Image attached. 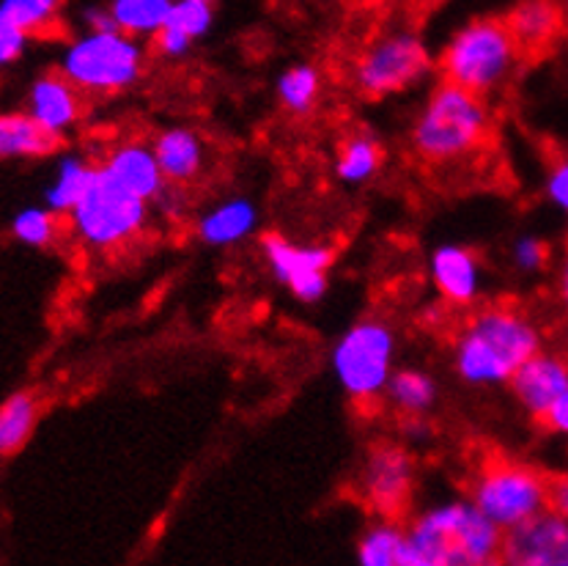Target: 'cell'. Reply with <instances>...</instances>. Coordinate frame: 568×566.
Instances as JSON below:
<instances>
[{"mask_svg":"<svg viewBox=\"0 0 568 566\" xmlns=\"http://www.w3.org/2000/svg\"><path fill=\"white\" fill-rule=\"evenodd\" d=\"M521 44L508 20L478 17L467 22L445 42L439 55V74L456 85L486 97L503 89L519 67Z\"/></svg>","mask_w":568,"mask_h":566,"instance_id":"obj_5","label":"cell"},{"mask_svg":"<svg viewBox=\"0 0 568 566\" xmlns=\"http://www.w3.org/2000/svg\"><path fill=\"white\" fill-rule=\"evenodd\" d=\"M261 212L256 201L245 195H229L220 204L209 206L195 221V236L206 247H236L258 231Z\"/></svg>","mask_w":568,"mask_h":566,"instance_id":"obj_17","label":"cell"},{"mask_svg":"<svg viewBox=\"0 0 568 566\" xmlns=\"http://www.w3.org/2000/svg\"><path fill=\"white\" fill-rule=\"evenodd\" d=\"M61 138L44 130L28 111L0 113V160H42L58 152Z\"/></svg>","mask_w":568,"mask_h":566,"instance_id":"obj_20","label":"cell"},{"mask_svg":"<svg viewBox=\"0 0 568 566\" xmlns=\"http://www.w3.org/2000/svg\"><path fill=\"white\" fill-rule=\"evenodd\" d=\"M385 402L404 418L428 415L439 402V385L428 372L415 366H396L393 377L385 385Z\"/></svg>","mask_w":568,"mask_h":566,"instance_id":"obj_24","label":"cell"},{"mask_svg":"<svg viewBox=\"0 0 568 566\" xmlns=\"http://www.w3.org/2000/svg\"><path fill=\"white\" fill-rule=\"evenodd\" d=\"M547 509H552L555 514H560V517L568 519V473L549 478Z\"/></svg>","mask_w":568,"mask_h":566,"instance_id":"obj_36","label":"cell"},{"mask_svg":"<svg viewBox=\"0 0 568 566\" xmlns=\"http://www.w3.org/2000/svg\"><path fill=\"white\" fill-rule=\"evenodd\" d=\"M61 218L63 215L52 212L48 204L26 206V210H20L11 218V236L20 245L44 251V247H50L61 236Z\"/></svg>","mask_w":568,"mask_h":566,"instance_id":"obj_29","label":"cell"},{"mask_svg":"<svg viewBox=\"0 0 568 566\" xmlns=\"http://www.w3.org/2000/svg\"><path fill=\"white\" fill-rule=\"evenodd\" d=\"M152 212L168 223H184L190 212V193L184 184L165 182V188L152 199Z\"/></svg>","mask_w":568,"mask_h":566,"instance_id":"obj_32","label":"cell"},{"mask_svg":"<svg viewBox=\"0 0 568 566\" xmlns=\"http://www.w3.org/2000/svg\"><path fill=\"white\" fill-rule=\"evenodd\" d=\"M209 3H217V0H209Z\"/></svg>","mask_w":568,"mask_h":566,"instance_id":"obj_41","label":"cell"},{"mask_svg":"<svg viewBox=\"0 0 568 566\" xmlns=\"http://www.w3.org/2000/svg\"><path fill=\"white\" fill-rule=\"evenodd\" d=\"M506 530L469 498L443 501L407 525L402 566H491L503 562Z\"/></svg>","mask_w":568,"mask_h":566,"instance_id":"obj_1","label":"cell"},{"mask_svg":"<svg viewBox=\"0 0 568 566\" xmlns=\"http://www.w3.org/2000/svg\"><path fill=\"white\" fill-rule=\"evenodd\" d=\"M42 404L28 391H17L0 404V459H9L26 448L39 424Z\"/></svg>","mask_w":568,"mask_h":566,"instance_id":"obj_25","label":"cell"},{"mask_svg":"<svg viewBox=\"0 0 568 566\" xmlns=\"http://www.w3.org/2000/svg\"><path fill=\"white\" fill-rule=\"evenodd\" d=\"M382 163H385V149L374 132H349L335 154V179L346 188H363L382 171Z\"/></svg>","mask_w":568,"mask_h":566,"instance_id":"obj_22","label":"cell"},{"mask_svg":"<svg viewBox=\"0 0 568 566\" xmlns=\"http://www.w3.org/2000/svg\"><path fill=\"white\" fill-rule=\"evenodd\" d=\"M97 176V163H91L85 154L67 152L55 160V169L44 188V204L50 206L58 215H69L74 210L80 199L85 195V190L91 188Z\"/></svg>","mask_w":568,"mask_h":566,"instance_id":"obj_23","label":"cell"},{"mask_svg":"<svg viewBox=\"0 0 568 566\" xmlns=\"http://www.w3.org/2000/svg\"><path fill=\"white\" fill-rule=\"evenodd\" d=\"M80 22H83L85 31H113L115 28L110 6H85V9L80 11Z\"/></svg>","mask_w":568,"mask_h":566,"instance_id":"obj_35","label":"cell"},{"mask_svg":"<svg viewBox=\"0 0 568 566\" xmlns=\"http://www.w3.org/2000/svg\"><path fill=\"white\" fill-rule=\"evenodd\" d=\"M541 421L549 432L568 437V391L547 410V415H544Z\"/></svg>","mask_w":568,"mask_h":566,"instance_id":"obj_37","label":"cell"},{"mask_svg":"<svg viewBox=\"0 0 568 566\" xmlns=\"http://www.w3.org/2000/svg\"><path fill=\"white\" fill-rule=\"evenodd\" d=\"M508 388L527 415L544 418L547 410L568 391V355L538 350L508 380Z\"/></svg>","mask_w":568,"mask_h":566,"instance_id":"obj_13","label":"cell"},{"mask_svg":"<svg viewBox=\"0 0 568 566\" xmlns=\"http://www.w3.org/2000/svg\"><path fill=\"white\" fill-rule=\"evenodd\" d=\"M83 91L72 83V80L63 78L61 72H44L28 89L26 111L52 132L55 138H67L69 132L78 130V124L83 121Z\"/></svg>","mask_w":568,"mask_h":566,"instance_id":"obj_14","label":"cell"},{"mask_svg":"<svg viewBox=\"0 0 568 566\" xmlns=\"http://www.w3.org/2000/svg\"><path fill=\"white\" fill-rule=\"evenodd\" d=\"M558 297H560V303L568 309V251L564 256V264H560V270H558Z\"/></svg>","mask_w":568,"mask_h":566,"instance_id":"obj_38","label":"cell"},{"mask_svg":"<svg viewBox=\"0 0 568 566\" xmlns=\"http://www.w3.org/2000/svg\"><path fill=\"white\" fill-rule=\"evenodd\" d=\"M511 262L525 275L541 273L549 264V245L538 234H521L511 245Z\"/></svg>","mask_w":568,"mask_h":566,"instance_id":"obj_31","label":"cell"},{"mask_svg":"<svg viewBox=\"0 0 568 566\" xmlns=\"http://www.w3.org/2000/svg\"><path fill=\"white\" fill-rule=\"evenodd\" d=\"M428 275L439 297L454 305H473L484 292L486 270L478 253L467 245L445 242L428 256Z\"/></svg>","mask_w":568,"mask_h":566,"instance_id":"obj_15","label":"cell"},{"mask_svg":"<svg viewBox=\"0 0 568 566\" xmlns=\"http://www.w3.org/2000/svg\"><path fill=\"white\" fill-rule=\"evenodd\" d=\"M432 72V55L415 31L398 28L376 37L357 58L352 83L365 100H385L415 89Z\"/></svg>","mask_w":568,"mask_h":566,"instance_id":"obj_8","label":"cell"},{"mask_svg":"<svg viewBox=\"0 0 568 566\" xmlns=\"http://www.w3.org/2000/svg\"><path fill=\"white\" fill-rule=\"evenodd\" d=\"M100 169L108 173L113 182H119L121 188L135 193L138 199H146L152 204V199L165 188V173H162L160 163H156L154 146L146 141H121L115 146L108 149Z\"/></svg>","mask_w":568,"mask_h":566,"instance_id":"obj_16","label":"cell"},{"mask_svg":"<svg viewBox=\"0 0 568 566\" xmlns=\"http://www.w3.org/2000/svg\"><path fill=\"white\" fill-rule=\"evenodd\" d=\"M503 564L568 566V519L552 509H544L527 523L506 530Z\"/></svg>","mask_w":568,"mask_h":566,"instance_id":"obj_12","label":"cell"},{"mask_svg":"<svg viewBox=\"0 0 568 566\" xmlns=\"http://www.w3.org/2000/svg\"><path fill=\"white\" fill-rule=\"evenodd\" d=\"M506 20L521 50L547 48L566 26L564 6L558 0H519Z\"/></svg>","mask_w":568,"mask_h":566,"instance_id":"obj_21","label":"cell"},{"mask_svg":"<svg viewBox=\"0 0 568 566\" xmlns=\"http://www.w3.org/2000/svg\"><path fill=\"white\" fill-rule=\"evenodd\" d=\"M0 11L28 37H44L61 22L63 0H0Z\"/></svg>","mask_w":568,"mask_h":566,"instance_id":"obj_30","label":"cell"},{"mask_svg":"<svg viewBox=\"0 0 568 566\" xmlns=\"http://www.w3.org/2000/svg\"><path fill=\"white\" fill-rule=\"evenodd\" d=\"M28 42H31V37L0 11V72L26 55Z\"/></svg>","mask_w":568,"mask_h":566,"instance_id":"obj_33","label":"cell"},{"mask_svg":"<svg viewBox=\"0 0 568 566\" xmlns=\"http://www.w3.org/2000/svg\"><path fill=\"white\" fill-rule=\"evenodd\" d=\"M544 350V333L532 316L511 305H489L467 322L454 341V368L473 388L508 385L530 355Z\"/></svg>","mask_w":568,"mask_h":566,"instance_id":"obj_2","label":"cell"},{"mask_svg":"<svg viewBox=\"0 0 568 566\" xmlns=\"http://www.w3.org/2000/svg\"><path fill=\"white\" fill-rule=\"evenodd\" d=\"M544 193L555 210L566 212L568 215V158L558 160L544 179Z\"/></svg>","mask_w":568,"mask_h":566,"instance_id":"obj_34","label":"cell"},{"mask_svg":"<svg viewBox=\"0 0 568 566\" xmlns=\"http://www.w3.org/2000/svg\"><path fill=\"white\" fill-rule=\"evenodd\" d=\"M566 346H568V325H566Z\"/></svg>","mask_w":568,"mask_h":566,"instance_id":"obj_40","label":"cell"},{"mask_svg":"<svg viewBox=\"0 0 568 566\" xmlns=\"http://www.w3.org/2000/svg\"><path fill=\"white\" fill-rule=\"evenodd\" d=\"M560 6H564V17H566V26H568V0H564Z\"/></svg>","mask_w":568,"mask_h":566,"instance_id":"obj_39","label":"cell"},{"mask_svg":"<svg viewBox=\"0 0 568 566\" xmlns=\"http://www.w3.org/2000/svg\"><path fill=\"white\" fill-rule=\"evenodd\" d=\"M261 256L277 283L288 289L300 303H318L327 294L333 247L318 242H297L286 234L261 236Z\"/></svg>","mask_w":568,"mask_h":566,"instance_id":"obj_10","label":"cell"},{"mask_svg":"<svg viewBox=\"0 0 568 566\" xmlns=\"http://www.w3.org/2000/svg\"><path fill=\"white\" fill-rule=\"evenodd\" d=\"M152 146L168 182L190 188L204 176L209 149L201 132L193 127H168L156 132Z\"/></svg>","mask_w":568,"mask_h":566,"instance_id":"obj_18","label":"cell"},{"mask_svg":"<svg viewBox=\"0 0 568 566\" xmlns=\"http://www.w3.org/2000/svg\"><path fill=\"white\" fill-rule=\"evenodd\" d=\"M491 130L486 97L443 80L417 111L409 132L415 154L426 163L450 165L478 152Z\"/></svg>","mask_w":568,"mask_h":566,"instance_id":"obj_3","label":"cell"},{"mask_svg":"<svg viewBox=\"0 0 568 566\" xmlns=\"http://www.w3.org/2000/svg\"><path fill=\"white\" fill-rule=\"evenodd\" d=\"M396 331L379 316H365L335 341L329 366L352 402L368 404L385 394L387 380L396 372Z\"/></svg>","mask_w":568,"mask_h":566,"instance_id":"obj_7","label":"cell"},{"mask_svg":"<svg viewBox=\"0 0 568 566\" xmlns=\"http://www.w3.org/2000/svg\"><path fill=\"white\" fill-rule=\"evenodd\" d=\"M58 72L85 97H115L135 89L146 72L143 39L119 31H80L63 44Z\"/></svg>","mask_w":568,"mask_h":566,"instance_id":"obj_4","label":"cell"},{"mask_svg":"<svg viewBox=\"0 0 568 566\" xmlns=\"http://www.w3.org/2000/svg\"><path fill=\"white\" fill-rule=\"evenodd\" d=\"M417 467L407 446L379 443L365 456L361 471V493L365 504L385 517H398L415 493Z\"/></svg>","mask_w":568,"mask_h":566,"instance_id":"obj_11","label":"cell"},{"mask_svg":"<svg viewBox=\"0 0 568 566\" xmlns=\"http://www.w3.org/2000/svg\"><path fill=\"white\" fill-rule=\"evenodd\" d=\"M69 231L89 251L108 253L130 245L152 221V204L121 188L97 163V176L67 215Z\"/></svg>","mask_w":568,"mask_h":566,"instance_id":"obj_6","label":"cell"},{"mask_svg":"<svg viewBox=\"0 0 568 566\" xmlns=\"http://www.w3.org/2000/svg\"><path fill=\"white\" fill-rule=\"evenodd\" d=\"M547 489L549 478L536 467L514 459H495L478 471L469 501L491 523L500 525L503 530H511L547 509Z\"/></svg>","mask_w":568,"mask_h":566,"instance_id":"obj_9","label":"cell"},{"mask_svg":"<svg viewBox=\"0 0 568 566\" xmlns=\"http://www.w3.org/2000/svg\"><path fill=\"white\" fill-rule=\"evenodd\" d=\"M404 539L407 528L398 523V517L374 519L365 525V530L357 539V564L361 566H402Z\"/></svg>","mask_w":568,"mask_h":566,"instance_id":"obj_26","label":"cell"},{"mask_svg":"<svg viewBox=\"0 0 568 566\" xmlns=\"http://www.w3.org/2000/svg\"><path fill=\"white\" fill-rule=\"evenodd\" d=\"M277 102L292 115H308L322 97V72L313 63H292L275 83Z\"/></svg>","mask_w":568,"mask_h":566,"instance_id":"obj_27","label":"cell"},{"mask_svg":"<svg viewBox=\"0 0 568 566\" xmlns=\"http://www.w3.org/2000/svg\"><path fill=\"white\" fill-rule=\"evenodd\" d=\"M115 28L135 39H154L168 22L173 0H110Z\"/></svg>","mask_w":568,"mask_h":566,"instance_id":"obj_28","label":"cell"},{"mask_svg":"<svg viewBox=\"0 0 568 566\" xmlns=\"http://www.w3.org/2000/svg\"><path fill=\"white\" fill-rule=\"evenodd\" d=\"M214 26V3L209 0H173L168 22L154 37V50L168 61H182L193 53L195 42Z\"/></svg>","mask_w":568,"mask_h":566,"instance_id":"obj_19","label":"cell"}]
</instances>
